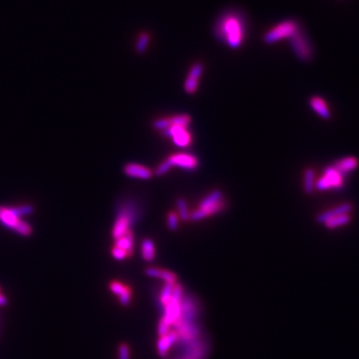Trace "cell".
I'll return each instance as SVG.
<instances>
[{
  "label": "cell",
  "instance_id": "obj_30",
  "mask_svg": "<svg viewBox=\"0 0 359 359\" xmlns=\"http://www.w3.org/2000/svg\"><path fill=\"white\" fill-rule=\"evenodd\" d=\"M168 227L171 229V230H177L178 227H179V215L174 212V211H171L169 214H168Z\"/></svg>",
  "mask_w": 359,
  "mask_h": 359
},
{
  "label": "cell",
  "instance_id": "obj_27",
  "mask_svg": "<svg viewBox=\"0 0 359 359\" xmlns=\"http://www.w3.org/2000/svg\"><path fill=\"white\" fill-rule=\"evenodd\" d=\"M174 286H175V284H172V283L165 284V286L161 292V295H160V300H161V303L163 304V306H165L170 301V299L172 297Z\"/></svg>",
  "mask_w": 359,
  "mask_h": 359
},
{
  "label": "cell",
  "instance_id": "obj_11",
  "mask_svg": "<svg viewBox=\"0 0 359 359\" xmlns=\"http://www.w3.org/2000/svg\"><path fill=\"white\" fill-rule=\"evenodd\" d=\"M109 288L110 290L116 294L119 297L120 303L124 306H128L130 301H131V297H132V290L128 285L123 284L120 281H111L109 284Z\"/></svg>",
  "mask_w": 359,
  "mask_h": 359
},
{
  "label": "cell",
  "instance_id": "obj_17",
  "mask_svg": "<svg viewBox=\"0 0 359 359\" xmlns=\"http://www.w3.org/2000/svg\"><path fill=\"white\" fill-rule=\"evenodd\" d=\"M115 246L124 249L128 256L133 254V247H134V234L132 230H129L121 237L115 239Z\"/></svg>",
  "mask_w": 359,
  "mask_h": 359
},
{
  "label": "cell",
  "instance_id": "obj_19",
  "mask_svg": "<svg viewBox=\"0 0 359 359\" xmlns=\"http://www.w3.org/2000/svg\"><path fill=\"white\" fill-rule=\"evenodd\" d=\"M350 221H351L350 213H344V214H339V215H336V216L328 219L324 223V225L329 229H333V228H337V227L346 225Z\"/></svg>",
  "mask_w": 359,
  "mask_h": 359
},
{
  "label": "cell",
  "instance_id": "obj_15",
  "mask_svg": "<svg viewBox=\"0 0 359 359\" xmlns=\"http://www.w3.org/2000/svg\"><path fill=\"white\" fill-rule=\"evenodd\" d=\"M145 273L150 277L160 278L164 280L165 283H172V284L177 283V275L174 272L167 269H163L159 267H148L145 270Z\"/></svg>",
  "mask_w": 359,
  "mask_h": 359
},
{
  "label": "cell",
  "instance_id": "obj_22",
  "mask_svg": "<svg viewBox=\"0 0 359 359\" xmlns=\"http://www.w3.org/2000/svg\"><path fill=\"white\" fill-rule=\"evenodd\" d=\"M221 200H222V192L219 189H214L201 200L198 207L204 208V207L213 206L216 203L220 202Z\"/></svg>",
  "mask_w": 359,
  "mask_h": 359
},
{
  "label": "cell",
  "instance_id": "obj_16",
  "mask_svg": "<svg viewBox=\"0 0 359 359\" xmlns=\"http://www.w3.org/2000/svg\"><path fill=\"white\" fill-rule=\"evenodd\" d=\"M358 166H359L358 160L355 157H351V156L342 158L332 165L334 169H336L339 173H341L344 176L353 172Z\"/></svg>",
  "mask_w": 359,
  "mask_h": 359
},
{
  "label": "cell",
  "instance_id": "obj_13",
  "mask_svg": "<svg viewBox=\"0 0 359 359\" xmlns=\"http://www.w3.org/2000/svg\"><path fill=\"white\" fill-rule=\"evenodd\" d=\"M178 339H179V337H178V334L176 331H170L169 333L161 336L157 343L158 354L161 357H165L168 354L171 347L174 345V343H176L178 341Z\"/></svg>",
  "mask_w": 359,
  "mask_h": 359
},
{
  "label": "cell",
  "instance_id": "obj_1",
  "mask_svg": "<svg viewBox=\"0 0 359 359\" xmlns=\"http://www.w3.org/2000/svg\"><path fill=\"white\" fill-rule=\"evenodd\" d=\"M214 38L230 49H238L247 37L246 17L236 9L222 12L212 28Z\"/></svg>",
  "mask_w": 359,
  "mask_h": 359
},
{
  "label": "cell",
  "instance_id": "obj_34",
  "mask_svg": "<svg viewBox=\"0 0 359 359\" xmlns=\"http://www.w3.org/2000/svg\"><path fill=\"white\" fill-rule=\"evenodd\" d=\"M7 302H8V300H7V298L0 292V306H4V305H6L7 304Z\"/></svg>",
  "mask_w": 359,
  "mask_h": 359
},
{
  "label": "cell",
  "instance_id": "obj_28",
  "mask_svg": "<svg viewBox=\"0 0 359 359\" xmlns=\"http://www.w3.org/2000/svg\"><path fill=\"white\" fill-rule=\"evenodd\" d=\"M153 128L155 130L158 131H164L167 128H169L171 126V121L170 118H163V119H158L156 121L153 122Z\"/></svg>",
  "mask_w": 359,
  "mask_h": 359
},
{
  "label": "cell",
  "instance_id": "obj_20",
  "mask_svg": "<svg viewBox=\"0 0 359 359\" xmlns=\"http://www.w3.org/2000/svg\"><path fill=\"white\" fill-rule=\"evenodd\" d=\"M315 187V174L312 169H306L303 174V189L306 194H311Z\"/></svg>",
  "mask_w": 359,
  "mask_h": 359
},
{
  "label": "cell",
  "instance_id": "obj_3",
  "mask_svg": "<svg viewBox=\"0 0 359 359\" xmlns=\"http://www.w3.org/2000/svg\"><path fill=\"white\" fill-rule=\"evenodd\" d=\"M300 27L301 25L295 19L282 20L265 31L262 36V41L267 45H271L283 40H288Z\"/></svg>",
  "mask_w": 359,
  "mask_h": 359
},
{
  "label": "cell",
  "instance_id": "obj_9",
  "mask_svg": "<svg viewBox=\"0 0 359 359\" xmlns=\"http://www.w3.org/2000/svg\"><path fill=\"white\" fill-rule=\"evenodd\" d=\"M124 174L127 177L140 180H150L153 176L152 171L148 167L136 163H129L125 165Z\"/></svg>",
  "mask_w": 359,
  "mask_h": 359
},
{
  "label": "cell",
  "instance_id": "obj_14",
  "mask_svg": "<svg viewBox=\"0 0 359 359\" xmlns=\"http://www.w3.org/2000/svg\"><path fill=\"white\" fill-rule=\"evenodd\" d=\"M309 105L313 111L322 119L329 120L331 118V112L327 103L319 96H313L309 100Z\"/></svg>",
  "mask_w": 359,
  "mask_h": 359
},
{
  "label": "cell",
  "instance_id": "obj_26",
  "mask_svg": "<svg viewBox=\"0 0 359 359\" xmlns=\"http://www.w3.org/2000/svg\"><path fill=\"white\" fill-rule=\"evenodd\" d=\"M170 121H171V125H176V126H180V127L186 128L190 123V117L185 114L177 115V116L170 118Z\"/></svg>",
  "mask_w": 359,
  "mask_h": 359
},
{
  "label": "cell",
  "instance_id": "obj_24",
  "mask_svg": "<svg viewBox=\"0 0 359 359\" xmlns=\"http://www.w3.org/2000/svg\"><path fill=\"white\" fill-rule=\"evenodd\" d=\"M177 207H178V211H179V216L181 220L186 221L189 220V210L187 207V204L185 202V200L182 197H179L177 198Z\"/></svg>",
  "mask_w": 359,
  "mask_h": 359
},
{
  "label": "cell",
  "instance_id": "obj_33",
  "mask_svg": "<svg viewBox=\"0 0 359 359\" xmlns=\"http://www.w3.org/2000/svg\"><path fill=\"white\" fill-rule=\"evenodd\" d=\"M112 255H113L114 258H116V259H118V260H123V259H125V258L128 256L127 252H126L124 249L119 248V247H117V246H114V247L112 248Z\"/></svg>",
  "mask_w": 359,
  "mask_h": 359
},
{
  "label": "cell",
  "instance_id": "obj_29",
  "mask_svg": "<svg viewBox=\"0 0 359 359\" xmlns=\"http://www.w3.org/2000/svg\"><path fill=\"white\" fill-rule=\"evenodd\" d=\"M172 164L170 163V161L167 159V160H165L162 164H160L158 167H157V169H156V171H155V175L157 176V177H161V176H163V175H165L166 173H168L171 169H172Z\"/></svg>",
  "mask_w": 359,
  "mask_h": 359
},
{
  "label": "cell",
  "instance_id": "obj_10",
  "mask_svg": "<svg viewBox=\"0 0 359 359\" xmlns=\"http://www.w3.org/2000/svg\"><path fill=\"white\" fill-rule=\"evenodd\" d=\"M352 209H353V204L351 202H343V203L336 205L335 207H333L331 209H328V210H325V211L319 213L316 216V221L318 223L324 224L328 219H330L336 215L350 213L352 211Z\"/></svg>",
  "mask_w": 359,
  "mask_h": 359
},
{
  "label": "cell",
  "instance_id": "obj_6",
  "mask_svg": "<svg viewBox=\"0 0 359 359\" xmlns=\"http://www.w3.org/2000/svg\"><path fill=\"white\" fill-rule=\"evenodd\" d=\"M181 296L182 287L180 284L176 283L170 301L164 306L165 314L162 317L170 325H174L181 315Z\"/></svg>",
  "mask_w": 359,
  "mask_h": 359
},
{
  "label": "cell",
  "instance_id": "obj_31",
  "mask_svg": "<svg viewBox=\"0 0 359 359\" xmlns=\"http://www.w3.org/2000/svg\"><path fill=\"white\" fill-rule=\"evenodd\" d=\"M171 326L172 325H170L167 321H165L163 318L160 320V323H159V327H158V334H159V336L161 337V336H163V335H165V334H167V333H169L171 330Z\"/></svg>",
  "mask_w": 359,
  "mask_h": 359
},
{
  "label": "cell",
  "instance_id": "obj_18",
  "mask_svg": "<svg viewBox=\"0 0 359 359\" xmlns=\"http://www.w3.org/2000/svg\"><path fill=\"white\" fill-rule=\"evenodd\" d=\"M141 251H142V257L145 261L147 262H151L155 259L156 257V249H155V244L154 242L149 239L146 238L142 241V245H141Z\"/></svg>",
  "mask_w": 359,
  "mask_h": 359
},
{
  "label": "cell",
  "instance_id": "obj_7",
  "mask_svg": "<svg viewBox=\"0 0 359 359\" xmlns=\"http://www.w3.org/2000/svg\"><path fill=\"white\" fill-rule=\"evenodd\" d=\"M344 177V175L330 166L324 170L322 177L315 182V187L319 190L339 189L343 186Z\"/></svg>",
  "mask_w": 359,
  "mask_h": 359
},
{
  "label": "cell",
  "instance_id": "obj_2",
  "mask_svg": "<svg viewBox=\"0 0 359 359\" xmlns=\"http://www.w3.org/2000/svg\"><path fill=\"white\" fill-rule=\"evenodd\" d=\"M141 216L137 203L133 200L123 202L118 207L117 216L112 229V236L117 239L131 230V226L136 223Z\"/></svg>",
  "mask_w": 359,
  "mask_h": 359
},
{
  "label": "cell",
  "instance_id": "obj_32",
  "mask_svg": "<svg viewBox=\"0 0 359 359\" xmlns=\"http://www.w3.org/2000/svg\"><path fill=\"white\" fill-rule=\"evenodd\" d=\"M119 359H130V347L126 343H122L119 346Z\"/></svg>",
  "mask_w": 359,
  "mask_h": 359
},
{
  "label": "cell",
  "instance_id": "obj_4",
  "mask_svg": "<svg viewBox=\"0 0 359 359\" xmlns=\"http://www.w3.org/2000/svg\"><path fill=\"white\" fill-rule=\"evenodd\" d=\"M289 46L294 56L303 63H309L314 56V48L310 38L302 27H300L289 39Z\"/></svg>",
  "mask_w": 359,
  "mask_h": 359
},
{
  "label": "cell",
  "instance_id": "obj_23",
  "mask_svg": "<svg viewBox=\"0 0 359 359\" xmlns=\"http://www.w3.org/2000/svg\"><path fill=\"white\" fill-rule=\"evenodd\" d=\"M150 39H151V36L147 32H142L139 34V36L137 38V43H136V51L138 54H144L146 52L147 47L150 43Z\"/></svg>",
  "mask_w": 359,
  "mask_h": 359
},
{
  "label": "cell",
  "instance_id": "obj_21",
  "mask_svg": "<svg viewBox=\"0 0 359 359\" xmlns=\"http://www.w3.org/2000/svg\"><path fill=\"white\" fill-rule=\"evenodd\" d=\"M173 142L176 146L178 147H187L191 141V137L190 134L188 133V131L186 130V128H183L181 130H180L178 133H176L173 137Z\"/></svg>",
  "mask_w": 359,
  "mask_h": 359
},
{
  "label": "cell",
  "instance_id": "obj_8",
  "mask_svg": "<svg viewBox=\"0 0 359 359\" xmlns=\"http://www.w3.org/2000/svg\"><path fill=\"white\" fill-rule=\"evenodd\" d=\"M172 166L179 167L186 171H192L196 169L198 161L195 156L187 153H177L168 158Z\"/></svg>",
  "mask_w": 359,
  "mask_h": 359
},
{
  "label": "cell",
  "instance_id": "obj_25",
  "mask_svg": "<svg viewBox=\"0 0 359 359\" xmlns=\"http://www.w3.org/2000/svg\"><path fill=\"white\" fill-rule=\"evenodd\" d=\"M198 78L187 75L183 84V89L187 94H193L198 87Z\"/></svg>",
  "mask_w": 359,
  "mask_h": 359
},
{
  "label": "cell",
  "instance_id": "obj_12",
  "mask_svg": "<svg viewBox=\"0 0 359 359\" xmlns=\"http://www.w3.org/2000/svg\"><path fill=\"white\" fill-rule=\"evenodd\" d=\"M225 207V203L223 200H221L220 202L216 203L215 205L213 206H209V207H204V208H196L194 209L193 211L190 212L189 214V220H192V221H196V220H200V219H203L211 214H214V213H217V212H220L222 209H224Z\"/></svg>",
  "mask_w": 359,
  "mask_h": 359
},
{
  "label": "cell",
  "instance_id": "obj_5",
  "mask_svg": "<svg viewBox=\"0 0 359 359\" xmlns=\"http://www.w3.org/2000/svg\"><path fill=\"white\" fill-rule=\"evenodd\" d=\"M0 222L23 236L30 235L32 232L31 226L20 219V215L15 211L14 207L0 206Z\"/></svg>",
  "mask_w": 359,
  "mask_h": 359
}]
</instances>
